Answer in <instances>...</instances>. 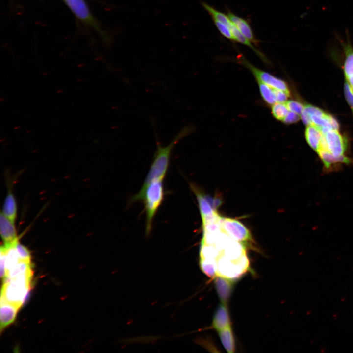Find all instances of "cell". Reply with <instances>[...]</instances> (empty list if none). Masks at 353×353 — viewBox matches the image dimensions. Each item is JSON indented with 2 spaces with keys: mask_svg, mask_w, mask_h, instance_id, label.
I'll list each match as a JSON object with an SVG mask.
<instances>
[{
  "mask_svg": "<svg viewBox=\"0 0 353 353\" xmlns=\"http://www.w3.org/2000/svg\"><path fill=\"white\" fill-rule=\"evenodd\" d=\"M15 248L19 259L21 261L31 262V254L28 249L19 242L15 244Z\"/></svg>",
  "mask_w": 353,
  "mask_h": 353,
  "instance_id": "cell-21",
  "label": "cell"
},
{
  "mask_svg": "<svg viewBox=\"0 0 353 353\" xmlns=\"http://www.w3.org/2000/svg\"><path fill=\"white\" fill-rule=\"evenodd\" d=\"M221 225L222 231L234 241L243 243L252 240L249 229L237 220L222 217Z\"/></svg>",
  "mask_w": 353,
  "mask_h": 353,
  "instance_id": "cell-5",
  "label": "cell"
},
{
  "mask_svg": "<svg viewBox=\"0 0 353 353\" xmlns=\"http://www.w3.org/2000/svg\"><path fill=\"white\" fill-rule=\"evenodd\" d=\"M289 110L301 115L304 108V105L299 101L290 100L285 102Z\"/></svg>",
  "mask_w": 353,
  "mask_h": 353,
  "instance_id": "cell-23",
  "label": "cell"
},
{
  "mask_svg": "<svg viewBox=\"0 0 353 353\" xmlns=\"http://www.w3.org/2000/svg\"><path fill=\"white\" fill-rule=\"evenodd\" d=\"M346 81L348 83L352 90L353 91V75L346 77Z\"/></svg>",
  "mask_w": 353,
  "mask_h": 353,
  "instance_id": "cell-28",
  "label": "cell"
},
{
  "mask_svg": "<svg viewBox=\"0 0 353 353\" xmlns=\"http://www.w3.org/2000/svg\"><path fill=\"white\" fill-rule=\"evenodd\" d=\"M230 280L217 276L215 284L217 294L223 303L227 302L231 293L232 285Z\"/></svg>",
  "mask_w": 353,
  "mask_h": 353,
  "instance_id": "cell-12",
  "label": "cell"
},
{
  "mask_svg": "<svg viewBox=\"0 0 353 353\" xmlns=\"http://www.w3.org/2000/svg\"><path fill=\"white\" fill-rule=\"evenodd\" d=\"M212 326L218 331L231 327L229 314L225 303H223L217 309Z\"/></svg>",
  "mask_w": 353,
  "mask_h": 353,
  "instance_id": "cell-10",
  "label": "cell"
},
{
  "mask_svg": "<svg viewBox=\"0 0 353 353\" xmlns=\"http://www.w3.org/2000/svg\"><path fill=\"white\" fill-rule=\"evenodd\" d=\"M305 135L308 145L316 152L323 136L321 131L316 126L310 125L307 126Z\"/></svg>",
  "mask_w": 353,
  "mask_h": 353,
  "instance_id": "cell-14",
  "label": "cell"
},
{
  "mask_svg": "<svg viewBox=\"0 0 353 353\" xmlns=\"http://www.w3.org/2000/svg\"><path fill=\"white\" fill-rule=\"evenodd\" d=\"M191 188L195 193L201 217L202 219L211 216L217 213L216 210L222 203L219 197L212 198L202 193L195 186L191 184Z\"/></svg>",
  "mask_w": 353,
  "mask_h": 353,
  "instance_id": "cell-6",
  "label": "cell"
},
{
  "mask_svg": "<svg viewBox=\"0 0 353 353\" xmlns=\"http://www.w3.org/2000/svg\"><path fill=\"white\" fill-rule=\"evenodd\" d=\"M80 19L92 23L93 20L84 0H64Z\"/></svg>",
  "mask_w": 353,
  "mask_h": 353,
  "instance_id": "cell-11",
  "label": "cell"
},
{
  "mask_svg": "<svg viewBox=\"0 0 353 353\" xmlns=\"http://www.w3.org/2000/svg\"><path fill=\"white\" fill-rule=\"evenodd\" d=\"M227 15L244 36L251 43L256 45H258L259 41L255 38L251 27L246 20L238 16L230 11H228Z\"/></svg>",
  "mask_w": 353,
  "mask_h": 353,
  "instance_id": "cell-9",
  "label": "cell"
},
{
  "mask_svg": "<svg viewBox=\"0 0 353 353\" xmlns=\"http://www.w3.org/2000/svg\"><path fill=\"white\" fill-rule=\"evenodd\" d=\"M1 212L12 221L15 222L17 206L15 198L11 190L8 191L5 197Z\"/></svg>",
  "mask_w": 353,
  "mask_h": 353,
  "instance_id": "cell-13",
  "label": "cell"
},
{
  "mask_svg": "<svg viewBox=\"0 0 353 353\" xmlns=\"http://www.w3.org/2000/svg\"><path fill=\"white\" fill-rule=\"evenodd\" d=\"M0 275L1 278L4 279L6 276V258L5 251L2 246L0 247Z\"/></svg>",
  "mask_w": 353,
  "mask_h": 353,
  "instance_id": "cell-24",
  "label": "cell"
},
{
  "mask_svg": "<svg viewBox=\"0 0 353 353\" xmlns=\"http://www.w3.org/2000/svg\"><path fill=\"white\" fill-rule=\"evenodd\" d=\"M300 119L299 114L290 111L282 121L285 124H290L298 122Z\"/></svg>",
  "mask_w": 353,
  "mask_h": 353,
  "instance_id": "cell-27",
  "label": "cell"
},
{
  "mask_svg": "<svg viewBox=\"0 0 353 353\" xmlns=\"http://www.w3.org/2000/svg\"><path fill=\"white\" fill-rule=\"evenodd\" d=\"M241 55L240 54L238 56V59L239 60V62L252 72L257 81H260L273 88L283 90L290 93L288 85L283 80L256 68Z\"/></svg>",
  "mask_w": 353,
  "mask_h": 353,
  "instance_id": "cell-4",
  "label": "cell"
},
{
  "mask_svg": "<svg viewBox=\"0 0 353 353\" xmlns=\"http://www.w3.org/2000/svg\"><path fill=\"white\" fill-rule=\"evenodd\" d=\"M260 94L263 100L268 104L273 105L276 103L274 88L257 81Z\"/></svg>",
  "mask_w": 353,
  "mask_h": 353,
  "instance_id": "cell-18",
  "label": "cell"
},
{
  "mask_svg": "<svg viewBox=\"0 0 353 353\" xmlns=\"http://www.w3.org/2000/svg\"><path fill=\"white\" fill-rule=\"evenodd\" d=\"M31 271H32L31 262L20 261L7 272L5 278H12Z\"/></svg>",
  "mask_w": 353,
  "mask_h": 353,
  "instance_id": "cell-17",
  "label": "cell"
},
{
  "mask_svg": "<svg viewBox=\"0 0 353 353\" xmlns=\"http://www.w3.org/2000/svg\"><path fill=\"white\" fill-rule=\"evenodd\" d=\"M32 271L3 279L0 299L19 308L30 289Z\"/></svg>",
  "mask_w": 353,
  "mask_h": 353,
  "instance_id": "cell-3",
  "label": "cell"
},
{
  "mask_svg": "<svg viewBox=\"0 0 353 353\" xmlns=\"http://www.w3.org/2000/svg\"><path fill=\"white\" fill-rule=\"evenodd\" d=\"M162 180L151 182L141 193H138L131 199V202L144 201L146 213V234L150 235L153 218L164 198Z\"/></svg>",
  "mask_w": 353,
  "mask_h": 353,
  "instance_id": "cell-2",
  "label": "cell"
},
{
  "mask_svg": "<svg viewBox=\"0 0 353 353\" xmlns=\"http://www.w3.org/2000/svg\"><path fill=\"white\" fill-rule=\"evenodd\" d=\"M195 127L192 125L189 124L184 126L173 137L170 143L165 146H162L156 138L157 148L153 161L138 193L142 192L151 182L157 180H163L168 168L173 149L181 140L193 133Z\"/></svg>",
  "mask_w": 353,
  "mask_h": 353,
  "instance_id": "cell-1",
  "label": "cell"
},
{
  "mask_svg": "<svg viewBox=\"0 0 353 353\" xmlns=\"http://www.w3.org/2000/svg\"><path fill=\"white\" fill-rule=\"evenodd\" d=\"M0 233L4 245L10 244L18 239L15 223L2 212L0 215Z\"/></svg>",
  "mask_w": 353,
  "mask_h": 353,
  "instance_id": "cell-7",
  "label": "cell"
},
{
  "mask_svg": "<svg viewBox=\"0 0 353 353\" xmlns=\"http://www.w3.org/2000/svg\"><path fill=\"white\" fill-rule=\"evenodd\" d=\"M344 93L346 99L353 111V91L347 81L344 85Z\"/></svg>",
  "mask_w": 353,
  "mask_h": 353,
  "instance_id": "cell-25",
  "label": "cell"
},
{
  "mask_svg": "<svg viewBox=\"0 0 353 353\" xmlns=\"http://www.w3.org/2000/svg\"><path fill=\"white\" fill-rule=\"evenodd\" d=\"M288 112L289 110L285 102H276L272 105V114L278 120L283 121Z\"/></svg>",
  "mask_w": 353,
  "mask_h": 353,
  "instance_id": "cell-20",
  "label": "cell"
},
{
  "mask_svg": "<svg viewBox=\"0 0 353 353\" xmlns=\"http://www.w3.org/2000/svg\"><path fill=\"white\" fill-rule=\"evenodd\" d=\"M342 46L345 54L344 69L347 77L353 75V48L348 39L347 42L342 43Z\"/></svg>",
  "mask_w": 353,
  "mask_h": 353,
  "instance_id": "cell-16",
  "label": "cell"
},
{
  "mask_svg": "<svg viewBox=\"0 0 353 353\" xmlns=\"http://www.w3.org/2000/svg\"><path fill=\"white\" fill-rule=\"evenodd\" d=\"M19 308L17 306L0 299V330L14 321Z\"/></svg>",
  "mask_w": 353,
  "mask_h": 353,
  "instance_id": "cell-8",
  "label": "cell"
},
{
  "mask_svg": "<svg viewBox=\"0 0 353 353\" xmlns=\"http://www.w3.org/2000/svg\"><path fill=\"white\" fill-rule=\"evenodd\" d=\"M212 19L218 30L224 37L231 41L236 42L235 38L227 25L215 19Z\"/></svg>",
  "mask_w": 353,
  "mask_h": 353,
  "instance_id": "cell-22",
  "label": "cell"
},
{
  "mask_svg": "<svg viewBox=\"0 0 353 353\" xmlns=\"http://www.w3.org/2000/svg\"><path fill=\"white\" fill-rule=\"evenodd\" d=\"M218 332L221 342L225 349L228 353H234L235 350V344L231 327Z\"/></svg>",
  "mask_w": 353,
  "mask_h": 353,
  "instance_id": "cell-15",
  "label": "cell"
},
{
  "mask_svg": "<svg viewBox=\"0 0 353 353\" xmlns=\"http://www.w3.org/2000/svg\"><path fill=\"white\" fill-rule=\"evenodd\" d=\"M277 102L284 103L289 97L290 93L284 91L274 89Z\"/></svg>",
  "mask_w": 353,
  "mask_h": 353,
  "instance_id": "cell-26",
  "label": "cell"
},
{
  "mask_svg": "<svg viewBox=\"0 0 353 353\" xmlns=\"http://www.w3.org/2000/svg\"><path fill=\"white\" fill-rule=\"evenodd\" d=\"M200 268L205 275L210 278L217 277L216 261L214 260L200 259Z\"/></svg>",
  "mask_w": 353,
  "mask_h": 353,
  "instance_id": "cell-19",
  "label": "cell"
}]
</instances>
